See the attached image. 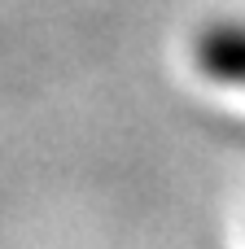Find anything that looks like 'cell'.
<instances>
[{"label":"cell","mask_w":245,"mask_h":249,"mask_svg":"<svg viewBox=\"0 0 245 249\" xmlns=\"http://www.w3.org/2000/svg\"><path fill=\"white\" fill-rule=\"evenodd\" d=\"M193 66L224 88H245V22L202 26L193 39Z\"/></svg>","instance_id":"cell-1"}]
</instances>
